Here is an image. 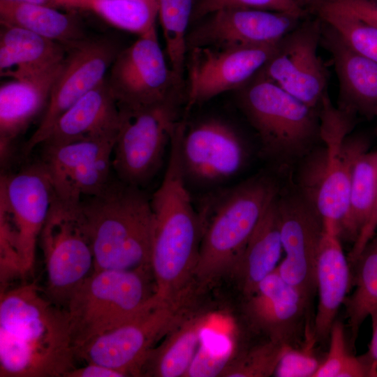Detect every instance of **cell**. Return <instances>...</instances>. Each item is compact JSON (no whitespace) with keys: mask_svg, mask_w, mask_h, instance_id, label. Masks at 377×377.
Masks as SVG:
<instances>
[{"mask_svg":"<svg viewBox=\"0 0 377 377\" xmlns=\"http://www.w3.org/2000/svg\"><path fill=\"white\" fill-rule=\"evenodd\" d=\"M77 360L67 311L43 287L1 290V377H66Z\"/></svg>","mask_w":377,"mask_h":377,"instance_id":"obj_1","label":"cell"},{"mask_svg":"<svg viewBox=\"0 0 377 377\" xmlns=\"http://www.w3.org/2000/svg\"><path fill=\"white\" fill-rule=\"evenodd\" d=\"M177 125L163 180L150 199L153 214L151 270L156 297L161 301L184 299L193 278L201 239L198 213L193 206L182 172Z\"/></svg>","mask_w":377,"mask_h":377,"instance_id":"obj_2","label":"cell"},{"mask_svg":"<svg viewBox=\"0 0 377 377\" xmlns=\"http://www.w3.org/2000/svg\"><path fill=\"white\" fill-rule=\"evenodd\" d=\"M94 270H151L153 214L140 188L118 179L82 200Z\"/></svg>","mask_w":377,"mask_h":377,"instance_id":"obj_3","label":"cell"},{"mask_svg":"<svg viewBox=\"0 0 377 377\" xmlns=\"http://www.w3.org/2000/svg\"><path fill=\"white\" fill-rule=\"evenodd\" d=\"M278 195L275 182L262 175L205 198L198 212L201 239L193 278L207 283L234 272L260 219Z\"/></svg>","mask_w":377,"mask_h":377,"instance_id":"obj_4","label":"cell"},{"mask_svg":"<svg viewBox=\"0 0 377 377\" xmlns=\"http://www.w3.org/2000/svg\"><path fill=\"white\" fill-rule=\"evenodd\" d=\"M318 110L323 145L313 148L302 158L299 192L316 209L323 222L334 227L340 235L353 166L357 158L368 151L369 142L362 134H351L357 117L335 107L327 92Z\"/></svg>","mask_w":377,"mask_h":377,"instance_id":"obj_5","label":"cell"},{"mask_svg":"<svg viewBox=\"0 0 377 377\" xmlns=\"http://www.w3.org/2000/svg\"><path fill=\"white\" fill-rule=\"evenodd\" d=\"M53 198L40 162L0 182V279L7 286L34 269L36 244Z\"/></svg>","mask_w":377,"mask_h":377,"instance_id":"obj_6","label":"cell"},{"mask_svg":"<svg viewBox=\"0 0 377 377\" xmlns=\"http://www.w3.org/2000/svg\"><path fill=\"white\" fill-rule=\"evenodd\" d=\"M238 103L256 130L264 154L289 164L320 140L318 108L310 107L258 72L238 89Z\"/></svg>","mask_w":377,"mask_h":377,"instance_id":"obj_7","label":"cell"},{"mask_svg":"<svg viewBox=\"0 0 377 377\" xmlns=\"http://www.w3.org/2000/svg\"><path fill=\"white\" fill-rule=\"evenodd\" d=\"M151 271L94 270L70 297L67 311L77 349L133 318L158 300Z\"/></svg>","mask_w":377,"mask_h":377,"instance_id":"obj_8","label":"cell"},{"mask_svg":"<svg viewBox=\"0 0 377 377\" xmlns=\"http://www.w3.org/2000/svg\"><path fill=\"white\" fill-rule=\"evenodd\" d=\"M82 203V202H81ZM81 203L52 201L39 236L48 297L66 308L74 291L94 271V255Z\"/></svg>","mask_w":377,"mask_h":377,"instance_id":"obj_9","label":"cell"},{"mask_svg":"<svg viewBox=\"0 0 377 377\" xmlns=\"http://www.w3.org/2000/svg\"><path fill=\"white\" fill-rule=\"evenodd\" d=\"M180 98L134 112L120 111L112 151L117 179L141 188L161 169L176 127Z\"/></svg>","mask_w":377,"mask_h":377,"instance_id":"obj_10","label":"cell"},{"mask_svg":"<svg viewBox=\"0 0 377 377\" xmlns=\"http://www.w3.org/2000/svg\"><path fill=\"white\" fill-rule=\"evenodd\" d=\"M183 301L156 300L133 318L77 348V359L113 369L125 377L141 376L156 342L183 320Z\"/></svg>","mask_w":377,"mask_h":377,"instance_id":"obj_11","label":"cell"},{"mask_svg":"<svg viewBox=\"0 0 377 377\" xmlns=\"http://www.w3.org/2000/svg\"><path fill=\"white\" fill-rule=\"evenodd\" d=\"M109 87L123 112H134L181 98L183 81L170 68L156 31L139 36L112 62Z\"/></svg>","mask_w":377,"mask_h":377,"instance_id":"obj_12","label":"cell"},{"mask_svg":"<svg viewBox=\"0 0 377 377\" xmlns=\"http://www.w3.org/2000/svg\"><path fill=\"white\" fill-rule=\"evenodd\" d=\"M116 135L58 145L41 144L40 163L57 198L78 205L82 197L94 196L107 186L111 181Z\"/></svg>","mask_w":377,"mask_h":377,"instance_id":"obj_13","label":"cell"},{"mask_svg":"<svg viewBox=\"0 0 377 377\" xmlns=\"http://www.w3.org/2000/svg\"><path fill=\"white\" fill-rule=\"evenodd\" d=\"M246 144L230 124L216 118L202 120L180 140V158L186 182L216 186L236 176L248 159Z\"/></svg>","mask_w":377,"mask_h":377,"instance_id":"obj_14","label":"cell"},{"mask_svg":"<svg viewBox=\"0 0 377 377\" xmlns=\"http://www.w3.org/2000/svg\"><path fill=\"white\" fill-rule=\"evenodd\" d=\"M322 22L305 17L279 43L259 71L307 105L318 108L327 92L328 71L318 54Z\"/></svg>","mask_w":377,"mask_h":377,"instance_id":"obj_15","label":"cell"},{"mask_svg":"<svg viewBox=\"0 0 377 377\" xmlns=\"http://www.w3.org/2000/svg\"><path fill=\"white\" fill-rule=\"evenodd\" d=\"M119 52L114 42L107 38H86L67 47L63 68L52 87L42 120L25 143L24 154L40 145L59 118L105 79Z\"/></svg>","mask_w":377,"mask_h":377,"instance_id":"obj_16","label":"cell"},{"mask_svg":"<svg viewBox=\"0 0 377 377\" xmlns=\"http://www.w3.org/2000/svg\"><path fill=\"white\" fill-rule=\"evenodd\" d=\"M279 42L190 50L186 110L223 92L240 89L270 60Z\"/></svg>","mask_w":377,"mask_h":377,"instance_id":"obj_17","label":"cell"},{"mask_svg":"<svg viewBox=\"0 0 377 377\" xmlns=\"http://www.w3.org/2000/svg\"><path fill=\"white\" fill-rule=\"evenodd\" d=\"M276 202L285 258L276 270L309 302L317 290L316 265L323 220L300 192L279 194Z\"/></svg>","mask_w":377,"mask_h":377,"instance_id":"obj_18","label":"cell"},{"mask_svg":"<svg viewBox=\"0 0 377 377\" xmlns=\"http://www.w3.org/2000/svg\"><path fill=\"white\" fill-rule=\"evenodd\" d=\"M206 17L188 34V49L276 43L305 17L281 12L228 8L218 10Z\"/></svg>","mask_w":377,"mask_h":377,"instance_id":"obj_19","label":"cell"},{"mask_svg":"<svg viewBox=\"0 0 377 377\" xmlns=\"http://www.w3.org/2000/svg\"><path fill=\"white\" fill-rule=\"evenodd\" d=\"M247 311L253 323L269 340L295 346L309 302L275 269L247 297Z\"/></svg>","mask_w":377,"mask_h":377,"instance_id":"obj_20","label":"cell"},{"mask_svg":"<svg viewBox=\"0 0 377 377\" xmlns=\"http://www.w3.org/2000/svg\"><path fill=\"white\" fill-rule=\"evenodd\" d=\"M321 22L320 43L331 54L339 82L337 107L356 117H376L377 61L353 51L330 26Z\"/></svg>","mask_w":377,"mask_h":377,"instance_id":"obj_21","label":"cell"},{"mask_svg":"<svg viewBox=\"0 0 377 377\" xmlns=\"http://www.w3.org/2000/svg\"><path fill=\"white\" fill-rule=\"evenodd\" d=\"M64 61L44 71L15 78L0 87V154L8 158L14 140L49 101Z\"/></svg>","mask_w":377,"mask_h":377,"instance_id":"obj_22","label":"cell"},{"mask_svg":"<svg viewBox=\"0 0 377 377\" xmlns=\"http://www.w3.org/2000/svg\"><path fill=\"white\" fill-rule=\"evenodd\" d=\"M120 121V111L105 77L59 118L41 144L115 136Z\"/></svg>","mask_w":377,"mask_h":377,"instance_id":"obj_23","label":"cell"},{"mask_svg":"<svg viewBox=\"0 0 377 377\" xmlns=\"http://www.w3.org/2000/svg\"><path fill=\"white\" fill-rule=\"evenodd\" d=\"M349 268L339 232L333 227L323 224L316 265L319 300L313 323L318 342L329 340L337 314L346 298L350 284Z\"/></svg>","mask_w":377,"mask_h":377,"instance_id":"obj_24","label":"cell"},{"mask_svg":"<svg viewBox=\"0 0 377 377\" xmlns=\"http://www.w3.org/2000/svg\"><path fill=\"white\" fill-rule=\"evenodd\" d=\"M1 75L22 77L47 69L64 60L67 47L33 31L1 24Z\"/></svg>","mask_w":377,"mask_h":377,"instance_id":"obj_25","label":"cell"},{"mask_svg":"<svg viewBox=\"0 0 377 377\" xmlns=\"http://www.w3.org/2000/svg\"><path fill=\"white\" fill-rule=\"evenodd\" d=\"M277 197L260 219L233 272L246 297L279 264L283 246Z\"/></svg>","mask_w":377,"mask_h":377,"instance_id":"obj_26","label":"cell"},{"mask_svg":"<svg viewBox=\"0 0 377 377\" xmlns=\"http://www.w3.org/2000/svg\"><path fill=\"white\" fill-rule=\"evenodd\" d=\"M0 22L26 29L67 47L86 39L75 13H61L52 6L0 0Z\"/></svg>","mask_w":377,"mask_h":377,"instance_id":"obj_27","label":"cell"},{"mask_svg":"<svg viewBox=\"0 0 377 377\" xmlns=\"http://www.w3.org/2000/svg\"><path fill=\"white\" fill-rule=\"evenodd\" d=\"M207 316L182 320L158 348H154L144 364L141 376H185L198 348Z\"/></svg>","mask_w":377,"mask_h":377,"instance_id":"obj_28","label":"cell"},{"mask_svg":"<svg viewBox=\"0 0 377 377\" xmlns=\"http://www.w3.org/2000/svg\"><path fill=\"white\" fill-rule=\"evenodd\" d=\"M57 6L89 10L118 29L145 36L156 31V0H56Z\"/></svg>","mask_w":377,"mask_h":377,"instance_id":"obj_29","label":"cell"},{"mask_svg":"<svg viewBox=\"0 0 377 377\" xmlns=\"http://www.w3.org/2000/svg\"><path fill=\"white\" fill-rule=\"evenodd\" d=\"M376 193L377 151H367L357 158L353 166L341 238L354 243L370 215Z\"/></svg>","mask_w":377,"mask_h":377,"instance_id":"obj_30","label":"cell"},{"mask_svg":"<svg viewBox=\"0 0 377 377\" xmlns=\"http://www.w3.org/2000/svg\"><path fill=\"white\" fill-rule=\"evenodd\" d=\"M353 265L356 267L355 289L343 305L354 346L362 324L377 305V233Z\"/></svg>","mask_w":377,"mask_h":377,"instance_id":"obj_31","label":"cell"},{"mask_svg":"<svg viewBox=\"0 0 377 377\" xmlns=\"http://www.w3.org/2000/svg\"><path fill=\"white\" fill-rule=\"evenodd\" d=\"M309 13L330 26L353 51L377 61V27L347 12L318 5Z\"/></svg>","mask_w":377,"mask_h":377,"instance_id":"obj_32","label":"cell"},{"mask_svg":"<svg viewBox=\"0 0 377 377\" xmlns=\"http://www.w3.org/2000/svg\"><path fill=\"white\" fill-rule=\"evenodd\" d=\"M232 352L230 339L207 325L202 330L198 348L185 376H222L231 362Z\"/></svg>","mask_w":377,"mask_h":377,"instance_id":"obj_33","label":"cell"},{"mask_svg":"<svg viewBox=\"0 0 377 377\" xmlns=\"http://www.w3.org/2000/svg\"><path fill=\"white\" fill-rule=\"evenodd\" d=\"M329 350L313 377H367V367L360 356L349 352L344 326L335 320L329 337Z\"/></svg>","mask_w":377,"mask_h":377,"instance_id":"obj_34","label":"cell"},{"mask_svg":"<svg viewBox=\"0 0 377 377\" xmlns=\"http://www.w3.org/2000/svg\"><path fill=\"white\" fill-rule=\"evenodd\" d=\"M287 345L269 340L230 362L222 376L267 377L274 375Z\"/></svg>","mask_w":377,"mask_h":377,"instance_id":"obj_35","label":"cell"},{"mask_svg":"<svg viewBox=\"0 0 377 377\" xmlns=\"http://www.w3.org/2000/svg\"><path fill=\"white\" fill-rule=\"evenodd\" d=\"M301 347L287 345L274 371L276 377H313L322 361L316 354L318 343L313 324L306 322Z\"/></svg>","mask_w":377,"mask_h":377,"instance_id":"obj_36","label":"cell"},{"mask_svg":"<svg viewBox=\"0 0 377 377\" xmlns=\"http://www.w3.org/2000/svg\"><path fill=\"white\" fill-rule=\"evenodd\" d=\"M228 8L281 12L301 17L308 15L295 0H199L193 9L192 20H200L218 10Z\"/></svg>","mask_w":377,"mask_h":377,"instance_id":"obj_37","label":"cell"},{"mask_svg":"<svg viewBox=\"0 0 377 377\" xmlns=\"http://www.w3.org/2000/svg\"><path fill=\"white\" fill-rule=\"evenodd\" d=\"M317 5L347 12L377 27V0H321Z\"/></svg>","mask_w":377,"mask_h":377,"instance_id":"obj_38","label":"cell"},{"mask_svg":"<svg viewBox=\"0 0 377 377\" xmlns=\"http://www.w3.org/2000/svg\"><path fill=\"white\" fill-rule=\"evenodd\" d=\"M377 230V193L370 215L362 228L356 240L354 242L348 255L349 263L352 265L357 260L365 246L376 234Z\"/></svg>","mask_w":377,"mask_h":377,"instance_id":"obj_39","label":"cell"},{"mask_svg":"<svg viewBox=\"0 0 377 377\" xmlns=\"http://www.w3.org/2000/svg\"><path fill=\"white\" fill-rule=\"evenodd\" d=\"M369 316L372 327L371 339L367 352L360 357L367 367V377H377V305L371 309Z\"/></svg>","mask_w":377,"mask_h":377,"instance_id":"obj_40","label":"cell"},{"mask_svg":"<svg viewBox=\"0 0 377 377\" xmlns=\"http://www.w3.org/2000/svg\"><path fill=\"white\" fill-rule=\"evenodd\" d=\"M66 377H125L113 369L96 363H87L81 367H76L71 371Z\"/></svg>","mask_w":377,"mask_h":377,"instance_id":"obj_41","label":"cell"},{"mask_svg":"<svg viewBox=\"0 0 377 377\" xmlns=\"http://www.w3.org/2000/svg\"><path fill=\"white\" fill-rule=\"evenodd\" d=\"M297 4L308 14L310 9L321 0H295Z\"/></svg>","mask_w":377,"mask_h":377,"instance_id":"obj_42","label":"cell"},{"mask_svg":"<svg viewBox=\"0 0 377 377\" xmlns=\"http://www.w3.org/2000/svg\"><path fill=\"white\" fill-rule=\"evenodd\" d=\"M10 1L30 3H36V4H41V5L52 6V7H54V8L57 6V3H56V0H10Z\"/></svg>","mask_w":377,"mask_h":377,"instance_id":"obj_43","label":"cell"},{"mask_svg":"<svg viewBox=\"0 0 377 377\" xmlns=\"http://www.w3.org/2000/svg\"><path fill=\"white\" fill-rule=\"evenodd\" d=\"M376 117H377V113H376Z\"/></svg>","mask_w":377,"mask_h":377,"instance_id":"obj_44","label":"cell"}]
</instances>
